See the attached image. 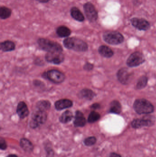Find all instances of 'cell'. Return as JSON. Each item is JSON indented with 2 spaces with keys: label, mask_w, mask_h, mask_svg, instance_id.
Here are the masks:
<instances>
[{
  "label": "cell",
  "mask_w": 156,
  "mask_h": 157,
  "mask_svg": "<svg viewBox=\"0 0 156 157\" xmlns=\"http://www.w3.org/2000/svg\"><path fill=\"white\" fill-rule=\"evenodd\" d=\"M63 44L65 48L75 51L84 52L88 49V46L86 42L76 38H67L64 40Z\"/></svg>",
  "instance_id": "cell-1"
},
{
  "label": "cell",
  "mask_w": 156,
  "mask_h": 157,
  "mask_svg": "<svg viewBox=\"0 0 156 157\" xmlns=\"http://www.w3.org/2000/svg\"><path fill=\"white\" fill-rule=\"evenodd\" d=\"M133 108L138 114H147L152 113L154 110L153 104L145 99H138L135 101Z\"/></svg>",
  "instance_id": "cell-2"
},
{
  "label": "cell",
  "mask_w": 156,
  "mask_h": 157,
  "mask_svg": "<svg viewBox=\"0 0 156 157\" xmlns=\"http://www.w3.org/2000/svg\"><path fill=\"white\" fill-rule=\"evenodd\" d=\"M38 43L42 49L48 52H62L63 51L60 45L49 40L40 38L38 40Z\"/></svg>",
  "instance_id": "cell-3"
},
{
  "label": "cell",
  "mask_w": 156,
  "mask_h": 157,
  "mask_svg": "<svg viewBox=\"0 0 156 157\" xmlns=\"http://www.w3.org/2000/svg\"><path fill=\"white\" fill-rule=\"evenodd\" d=\"M103 39L106 43L112 45H119L124 40L123 36L117 31L105 32L103 34Z\"/></svg>",
  "instance_id": "cell-4"
},
{
  "label": "cell",
  "mask_w": 156,
  "mask_h": 157,
  "mask_svg": "<svg viewBox=\"0 0 156 157\" xmlns=\"http://www.w3.org/2000/svg\"><path fill=\"white\" fill-rule=\"evenodd\" d=\"M47 118V115L45 111L40 110L36 109L33 113L30 125L32 128H36L40 124L45 122Z\"/></svg>",
  "instance_id": "cell-5"
},
{
  "label": "cell",
  "mask_w": 156,
  "mask_h": 157,
  "mask_svg": "<svg viewBox=\"0 0 156 157\" xmlns=\"http://www.w3.org/2000/svg\"><path fill=\"white\" fill-rule=\"evenodd\" d=\"M155 118L154 116H146L142 119H135L132 122V126L135 129L143 127H149L154 124Z\"/></svg>",
  "instance_id": "cell-6"
},
{
  "label": "cell",
  "mask_w": 156,
  "mask_h": 157,
  "mask_svg": "<svg viewBox=\"0 0 156 157\" xmlns=\"http://www.w3.org/2000/svg\"><path fill=\"white\" fill-rule=\"evenodd\" d=\"M145 61L144 56L143 53L136 52L132 53L126 62L127 65L130 67H136L143 64Z\"/></svg>",
  "instance_id": "cell-7"
},
{
  "label": "cell",
  "mask_w": 156,
  "mask_h": 157,
  "mask_svg": "<svg viewBox=\"0 0 156 157\" xmlns=\"http://www.w3.org/2000/svg\"><path fill=\"white\" fill-rule=\"evenodd\" d=\"M45 75L49 80L56 84L62 83L65 79L64 74L56 70H50Z\"/></svg>",
  "instance_id": "cell-8"
},
{
  "label": "cell",
  "mask_w": 156,
  "mask_h": 157,
  "mask_svg": "<svg viewBox=\"0 0 156 157\" xmlns=\"http://www.w3.org/2000/svg\"><path fill=\"white\" fill-rule=\"evenodd\" d=\"M85 14L89 21L95 22L98 19V12L94 6L90 2L86 3L84 5Z\"/></svg>",
  "instance_id": "cell-9"
},
{
  "label": "cell",
  "mask_w": 156,
  "mask_h": 157,
  "mask_svg": "<svg viewBox=\"0 0 156 157\" xmlns=\"http://www.w3.org/2000/svg\"><path fill=\"white\" fill-rule=\"evenodd\" d=\"M131 22L133 26L140 30L146 31L150 28V23L144 18L133 17Z\"/></svg>",
  "instance_id": "cell-10"
},
{
  "label": "cell",
  "mask_w": 156,
  "mask_h": 157,
  "mask_svg": "<svg viewBox=\"0 0 156 157\" xmlns=\"http://www.w3.org/2000/svg\"><path fill=\"white\" fill-rule=\"evenodd\" d=\"M45 59L50 63L59 64L63 62L64 56L61 52H48L45 55Z\"/></svg>",
  "instance_id": "cell-11"
},
{
  "label": "cell",
  "mask_w": 156,
  "mask_h": 157,
  "mask_svg": "<svg viewBox=\"0 0 156 157\" xmlns=\"http://www.w3.org/2000/svg\"><path fill=\"white\" fill-rule=\"evenodd\" d=\"M132 76V74L129 72L128 69L125 68L120 69L117 74L118 80L124 85H126L130 82Z\"/></svg>",
  "instance_id": "cell-12"
},
{
  "label": "cell",
  "mask_w": 156,
  "mask_h": 157,
  "mask_svg": "<svg viewBox=\"0 0 156 157\" xmlns=\"http://www.w3.org/2000/svg\"><path fill=\"white\" fill-rule=\"evenodd\" d=\"M16 113L21 119H24L29 114V110L27 104L24 101L18 103L16 109Z\"/></svg>",
  "instance_id": "cell-13"
},
{
  "label": "cell",
  "mask_w": 156,
  "mask_h": 157,
  "mask_svg": "<svg viewBox=\"0 0 156 157\" xmlns=\"http://www.w3.org/2000/svg\"><path fill=\"white\" fill-rule=\"evenodd\" d=\"M73 102L68 99H63L56 101L55 103L56 109L57 110H61L72 107Z\"/></svg>",
  "instance_id": "cell-14"
},
{
  "label": "cell",
  "mask_w": 156,
  "mask_h": 157,
  "mask_svg": "<svg viewBox=\"0 0 156 157\" xmlns=\"http://www.w3.org/2000/svg\"><path fill=\"white\" fill-rule=\"evenodd\" d=\"M86 120L82 112H76L74 124L76 127H83L86 124Z\"/></svg>",
  "instance_id": "cell-15"
},
{
  "label": "cell",
  "mask_w": 156,
  "mask_h": 157,
  "mask_svg": "<svg viewBox=\"0 0 156 157\" xmlns=\"http://www.w3.org/2000/svg\"><path fill=\"white\" fill-rule=\"evenodd\" d=\"M99 52L103 57L110 58L112 57L114 52L111 48L106 46H101L99 48Z\"/></svg>",
  "instance_id": "cell-16"
},
{
  "label": "cell",
  "mask_w": 156,
  "mask_h": 157,
  "mask_svg": "<svg viewBox=\"0 0 156 157\" xmlns=\"http://www.w3.org/2000/svg\"><path fill=\"white\" fill-rule=\"evenodd\" d=\"M0 48L1 50L4 52L12 51L15 48V45L13 41L6 40L1 43Z\"/></svg>",
  "instance_id": "cell-17"
},
{
  "label": "cell",
  "mask_w": 156,
  "mask_h": 157,
  "mask_svg": "<svg viewBox=\"0 0 156 157\" xmlns=\"http://www.w3.org/2000/svg\"><path fill=\"white\" fill-rule=\"evenodd\" d=\"M79 95L80 98L88 100H91L95 97V94L91 90L84 89L81 90Z\"/></svg>",
  "instance_id": "cell-18"
},
{
  "label": "cell",
  "mask_w": 156,
  "mask_h": 157,
  "mask_svg": "<svg viewBox=\"0 0 156 157\" xmlns=\"http://www.w3.org/2000/svg\"><path fill=\"white\" fill-rule=\"evenodd\" d=\"M20 146L27 153H31L34 148L31 142L26 138L21 139L20 141Z\"/></svg>",
  "instance_id": "cell-19"
},
{
  "label": "cell",
  "mask_w": 156,
  "mask_h": 157,
  "mask_svg": "<svg viewBox=\"0 0 156 157\" xmlns=\"http://www.w3.org/2000/svg\"><path fill=\"white\" fill-rule=\"evenodd\" d=\"M71 14L72 17L75 20L79 22L84 21V17L81 12L76 7H72L71 10Z\"/></svg>",
  "instance_id": "cell-20"
},
{
  "label": "cell",
  "mask_w": 156,
  "mask_h": 157,
  "mask_svg": "<svg viewBox=\"0 0 156 157\" xmlns=\"http://www.w3.org/2000/svg\"><path fill=\"white\" fill-rule=\"evenodd\" d=\"M122 105L119 101L114 100L112 101L110 107V112L115 114H120L122 112Z\"/></svg>",
  "instance_id": "cell-21"
},
{
  "label": "cell",
  "mask_w": 156,
  "mask_h": 157,
  "mask_svg": "<svg viewBox=\"0 0 156 157\" xmlns=\"http://www.w3.org/2000/svg\"><path fill=\"white\" fill-rule=\"evenodd\" d=\"M56 33L60 37H66L69 36L71 34L70 29L65 26L59 27L56 30Z\"/></svg>",
  "instance_id": "cell-22"
},
{
  "label": "cell",
  "mask_w": 156,
  "mask_h": 157,
  "mask_svg": "<svg viewBox=\"0 0 156 157\" xmlns=\"http://www.w3.org/2000/svg\"><path fill=\"white\" fill-rule=\"evenodd\" d=\"M50 106H51V104L48 101H39L37 103L36 109L46 112V111L50 109Z\"/></svg>",
  "instance_id": "cell-23"
},
{
  "label": "cell",
  "mask_w": 156,
  "mask_h": 157,
  "mask_svg": "<svg viewBox=\"0 0 156 157\" xmlns=\"http://www.w3.org/2000/svg\"><path fill=\"white\" fill-rule=\"evenodd\" d=\"M73 117V114L71 112L66 111L61 114L60 118V121L62 123H67L72 120Z\"/></svg>",
  "instance_id": "cell-24"
},
{
  "label": "cell",
  "mask_w": 156,
  "mask_h": 157,
  "mask_svg": "<svg viewBox=\"0 0 156 157\" xmlns=\"http://www.w3.org/2000/svg\"><path fill=\"white\" fill-rule=\"evenodd\" d=\"M148 78L146 76H143L140 77L137 81L136 84V89L137 90H141L145 87L147 85Z\"/></svg>",
  "instance_id": "cell-25"
},
{
  "label": "cell",
  "mask_w": 156,
  "mask_h": 157,
  "mask_svg": "<svg viewBox=\"0 0 156 157\" xmlns=\"http://www.w3.org/2000/svg\"><path fill=\"white\" fill-rule=\"evenodd\" d=\"M11 15V10L5 6H2L0 9V17L2 19H6Z\"/></svg>",
  "instance_id": "cell-26"
},
{
  "label": "cell",
  "mask_w": 156,
  "mask_h": 157,
  "mask_svg": "<svg viewBox=\"0 0 156 157\" xmlns=\"http://www.w3.org/2000/svg\"><path fill=\"white\" fill-rule=\"evenodd\" d=\"M100 115L98 112L95 111L91 112L88 117V121L89 123H92L100 120Z\"/></svg>",
  "instance_id": "cell-27"
},
{
  "label": "cell",
  "mask_w": 156,
  "mask_h": 157,
  "mask_svg": "<svg viewBox=\"0 0 156 157\" xmlns=\"http://www.w3.org/2000/svg\"><path fill=\"white\" fill-rule=\"evenodd\" d=\"M96 138L94 136H90L85 139L84 141V144L87 146H91L95 144L96 143Z\"/></svg>",
  "instance_id": "cell-28"
},
{
  "label": "cell",
  "mask_w": 156,
  "mask_h": 157,
  "mask_svg": "<svg viewBox=\"0 0 156 157\" xmlns=\"http://www.w3.org/2000/svg\"><path fill=\"white\" fill-rule=\"evenodd\" d=\"M7 148V145L4 139L1 138L0 139V148L2 150H5Z\"/></svg>",
  "instance_id": "cell-29"
},
{
  "label": "cell",
  "mask_w": 156,
  "mask_h": 157,
  "mask_svg": "<svg viewBox=\"0 0 156 157\" xmlns=\"http://www.w3.org/2000/svg\"><path fill=\"white\" fill-rule=\"evenodd\" d=\"M93 65L92 63H87L84 66V69L86 71H90L93 70Z\"/></svg>",
  "instance_id": "cell-30"
},
{
  "label": "cell",
  "mask_w": 156,
  "mask_h": 157,
  "mask_svg": "<svg viewBox=\"0 0 156 157\" xmlns=\"http://www.w3.org/2000/svg\"><path fill=\"white\" fill-rule=\"evenodd\" d=\"M47 152V157H54V154L53 150L50 149V148H48L46 150Z\"/></svg>",
  "instance_id": "cell-31"
},
{
  "label": "cell",
  "mask_w": 156,
  "mask_h": 157,
  "mask_svg": "<svg viewBox=\"0 0 156 157\" xmlns=\"http://www.w3.org/2000/svg\"><path fill=\"white\" fill-rule=\"evenodd\" d=\"M91 108L93 109H98L100 108V105L98 103H94L91 106Z\"/></svg>",
  "instance_id": "cell-32"
},
{
  "label": "cell",
  "mask_w": 156,
  "mask_h": 157,
  "mask_svg": "<svg viewBox=\"0 0 156 157\" xmlns=\"http://www.w3.org/2000/svg\"><path fill=\"white\" fill-rule=\"evenodd\" d=\"M110 157H122L120 155L116 154V153H112L110 155Z\"/></svg>",
  "instance_id": "cell-33"
},
{
  "label": "cell",
  "mask_w": 156,
  "mask_h": 157,
  "mask_svg": "<svg viewBox=\"0 0 156 157\" xmlns=\"http://www.w3.org/2000/svg\"><path fill=\"white\" fill-rule=\"evenodd\" d=\"M37 1L40 2L46 3L47 2H48L49 1H50V0H37Z\"/></svg>",
  "instance_id": "cell-34"
},
{
  "label": "cell",
  "mask_w": 156,
  "mask_h": 157,
  "mask_svg": "<svg viewBox=\"0 0 156 157\" xmlns=\"http://www.w3.org/2000/svg\"><path fill=\"white\" fill-rule=\"evenodd\" d=\"M7 157H18L17 156L15 155H9Z\"/></svg>",
  "instance_id": "cell-35"
}]
</instances>
